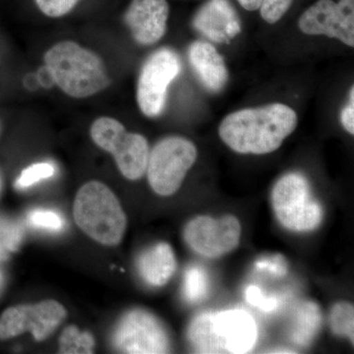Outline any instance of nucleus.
Listing matches in <instances>:
<instances>
[{
    "label": "nucleus",
    "instance_id": "obj_11",
    "mask_svg": "<svg viewBox=\"0 0 354 354\" xmlns=\"http://www.w3.org/2000/svg\"><path fill=\"white\" fill-rule=\"evenodd\" d=\"M116 348L125 353H167L169 339L162 322L150 312L136 309L121 319L114 335Z\"/></svg>",
    "mask_w": 354,
    "mask_h": 354
},
{
    "label": "nucleus",
    "instance_id": "obj_3",
    "mask_svg": "<svg viewBox=\"0 0 354 354\" xmlns=\"http://www.w3.org/2000/svg\"><path fill=\"white\" fill-rule=\"evenodd\" d=\"M44 62L53 81L70 97H91L111 84L101 57L74 41L51 46L44 55Z\"/></svg>",
    "mask_w": 354,
    "mask_h": 354
},
{
    "label": "nucleus",
    "instance_id": "obj_2",
    "mask_svg": "<svg viewBox=\"0 0 354 354\" xmlns=\"http://www.w3.org/2000/svg\"><path fill=\"white\" fill-rule=\"evenodd\" d=\"M187 337L195 353H248L257 342V324L245 310L205 312L193 319Z\"/></svg>",
    "mask_w": 354,
    "mask_h": 354
},
{
    "label": "nucleus",
    "instance_id": "obj_1",
    "mask_svg": "<svg viewBox=\"0 0 354 354\" xmlns=\"http://www.w3.org/2000/svg\"><path fill=\"white\" fill-rule=\"evenodd\" d=\"M297 114L290 106L271 104L228 114L218 134L234 152L266 155L278 150L297 129Z\"/></svg>",
    "mask_w": 354,
    "mask_h": 354
},
{
    "label": "nucleus",
    "instance_id": "obj_21",
    "mask_svg": "<svg viewBox=\"0 0 354 354\" xmlns=\"http://www.w3.org/2000/svg\"><path fill=\"white\" fill-rule=\"evenodd\" d=\"M22 239L23 228L19 223L0 216V262L17 250Z\"/></svg>",
    "mask_w": 354,
    "mask_h": 354
},
{
    "label": "nucleus",
    "instance_id": "obj_15",
    "mask_svg": "<svg viewBox=\"0 0 354 354\" xmlns=\"http://www.w3.org/2000/svg\"><path fill=\"white\" fill-rule=\"evenodd\" d=\"M191 67L207 91L218 93L227 82L228 72L225 60L213 44L195 41L188 50Z\"/></svg>",
    "mask_w": 354,
    "mask_h": 354
},
{
    "label": "nucleus",
    "instance_id": "obj_23",
    "mask_svg": "<svg viewBox=\"0 0 354 354\" xmlns=\"http://www.w3.org/2000/svg\"><path fill=\"white\" fill-rule=\"evenodd\" d=\"M28 221L35 227L58 232L64 225V218L57 213L48 209H35L28 215Z\"/></svg>",
    "mask_w": 354,
    "mask_h": 354
},
{
    "label": "nucleus",
    "instance_id": "obj_27",
    "mask_svg": "<svg viewBox=\"0 0 354 354\" xmlns=\"http://www.w3.org/2000/svg\"><path fill=\"white\" fill-rule=\"evenodd\" d=\"M256 267L259 270H264L276 276H285L288 272V263L281 255L272 256L265 258L256 263Z\"/></svg>",
    "mask_w": 354,
    "mask_h": 354
},
{
    "label": "nucleus",
    "instance_id": "obj_18",
    "mask_svg": "<svg viewBox=\"0 0 354 354\" xmlns=\"http://www.w3.org/2000/svg\"><path fill=\"white\" fill-rule=\"evenodd\" d=\"M209 290L208 272L199 266H192L184 274L183 295L189 304H200Z\"/></svg>",
    "mask_w": 354,
    "mask_h": 354
},
{
    "label": "nucleus",
    "instance_id": "obj_20",
    "mask_svg": "<svg viewBox=\"0 0 354 354\" xmlns=\"http://www.w3.org/2000/svg\"><path fill=\"white\" fill-rule=\"evenodd\" d=\"M95 339L88 332H80L76 326H69L62 333L59 339V351L62 353H93Z\"/></svg>",
    "mask_w": 354,
    "mask_h": 354
},
{
    "label": "nucleus",
    "instance_id": "obj_31",
    "mask_svg": "<svg viewBox=\"0 0 354 354\" xmlns=\"http://www.w3.org/2000/svg\"><path fill=\"white\" fill-rule=\"evenodd\" d=\"M0 188H1V177H0Z\"/></svg>",
    "mask_w": 354,
    "mask_h": 354
},
{
    "label": "nucleus",
    "instance_id": "obj_28",
    "mask_svg": "<svg viewBox=\"0 0 354 354\" xmlns=\"http://www.w3.org/2000/svg\"><path fill=\"white\" fill-rule=\"evenodd\" d=\"M341 122L349 134H354V88L349 92V101L341 113Z\"/></svg>",
    "mask_w": 354,
    "mask_h": 354
},
{
    "label": "nucleus",
    "instance_id": "obj_30",
    "mask_svg": "<svg viewBox=\"0 0 354 354\" xmlns=\"http://www.w3.org/2000/svg\"><path fill=\"white\" fill-rule=\"evenodd\" d=\"M2 281H3V278H2L1 272H0V288H1L2 286Z\"/></svg>",
    "mask_w": 354,
    "mask_h": 354
},
{
    "label": "nucleus",
    "instance_id": "obj_24",
    "mask_svg": "<svg viewBox=\"0 0 354 354\" xmlns=\"http://www.w3.org/2000/svg\"><path fill=\"white\" fill-rule=\"evenodd\" d=\"M293 0H262L260 13L263 20L269 24H274L288 12Z\"/></svg>",
    "mask_w": 354,
    "mask_h": 354
},
{
    "label": "nucleus",
    "instance_id": "obj_6",
    "mask_svg": "<svg viewBox=\"0 0 354 354\" xmlns=\"http://www.w3.org/2000/svg\"><path fill=\"white\" fill-rule=\"evenodd\" d=\"M90 134L95 145L113 156L123 176L138 180L146 174L150 148L145 137L127 132L120 121L106 116L94 121Z\"/></svg>",
    "mask_w": 354,
    "mask_h": 354
},
{
    "label": "nucleus",
    "instance_id": "obj_22",
    "mask_svg": "<svg viewBox=\"0 0 354 354\" xmlns=\"http://www.w3.org/2000/svg\"><path fill=\"white\" fill-rule=\"evenodd\" d=\"M55 174V169L50 162H39L31 167H27L21 172L16 185L20 189L30 187L32 184L39 183L43 179L53 176Z\"/></svg>",
    "mask_w": 354,
    "mask_h": 354
},
{
    "label": "nucleus",
    "instance_id": "obj_13",
    "mask_svg": "<svg viewBox=\"0 0 354 354\" xmlns=\"http://www.w3.org/2000/svg\"><path fill=\"white\" fill-rule=\"evenodd\" d=\"M169 15L167 0H132L124 22L137 43L150 46L165 36Z\"/></svg>",
    "mask_w": 354,
    "mask_h": 354
},
{
    "label": "nucleus",
    "instance_id": "obj_29",
    "mask_svg": "<svg viewBox=\"0 0 354 354\" xmlns=\"http://www.w3.org/2000/svg\"><path fill=\"white\" fill-rule=\"evenodd\" d=\"M237 1L244 9L248 11L258 10L260 8L261 3H262V0H237Z\"/></svg>",
    "mask_w": 354,
    "mask_h": 354
},
{
    "label": "nucleus",
    "instance_id": "obj_10",
    "mask_svg": "<svg viewBox=\"0 0 354 354\" xmlns=\"http://www.w3.org/2000/svg\"><path fill=\"white\" fill-rule=\"evenodd\" d=\"M66 315V309L55 300L10 307L0 317V339L30 332L36 341H44L59 327Z\"/></svg>",
    "mask_w": 354,
    "mask_h": 354
},
{
    "label": "nucleus",
    "instance_id": "obj_26",
    "mask_svg": "<svg viewBox=\"0 0 354 354\" xmlns=\"http://www.w3.org/2000/svg\"><path fill=\"white\" fill-rule=\"evenodd\" d=\"M246 299L249 304L265 312L274 311L279 306L276 298L265 297L258 286H250L247 288Z\"/></svg>",
    "mask_w": 354,
    "mask_h": 354
},
{
    "label": "nucleus",
    "instance_id": "obj_17",
    "mask_svg": "<svg viewBox=\"0 0 354 354\" xmlns=\"http://www.w3.org/2000/svg\"><path fill=\"white\" fill-rule=\"evenodd\" d=\"M322 323L320 307L313 301H305L297 307L295 314L291 339L300 346H308L318 335Z\"/></svg>",
    "mask_w": 354,
    "mask_h": 354
},
{
    "label": "nucleus",
    "instance_id": "obj_8",
    "mask_svg": "<svg viewBox=\"0 0 354 354\" xmlns=\"http://www.w3.org/2000/svg\"><path fill=\"white\" fill-rule=\"evenodd\" d=\"M181 70L180 58L171 48H160L142 67L137 85V102L142 113L156 118L162 113L167 88Z\"/></svg>",
    "mask_w": 354,
    "mask_h": 354
},
{
    "label": "nucleus",
    "instance_id": "obj_5",
    "mask_svg": "<svg viewBox=\"0 0 354 354\" xmlns=\"http://www.w3.org/2000/svg\"><path fill=\"white\" fill-rule=\"evenodd\" d=\"M274 215L286 230L295 232H313L324 218L321 203L312 192L308 179L290 172L279 179L272 190Z\"/></svg>",
    "mask_w": 354,
    "mask_h": 354
},
{
    "label": "nucleus",
    "instance_id": "obj_19",
    "mask_svg": "<svg viewBox=\"0 0 354 354\" xmlns=\"http://www.w3.org/2000/svg\"><path fill=\"white\" fill-rule=\"evenodd\" d=\"M330 328L337 337H348L354 342V307L349 302H337L330 313Z\"/></svg>",
    "mask_w": 354,
    "mask_h": 354
},
{
    "label": "nucleus",
    "instance_id": "obj_9",
    "mask_svg": "<svg viewBox=\"0 0 354 354\" xmlns=\"http://www.w3.org/2000/svg\"><path fill=\"white\" fill-rule=\"evenodd\" d=\"M184 241L194 252L203 257H221L232 252L239 245L241 221L235 216L220 218L197 216L188 221L183 230Z\"/></svg>",
    "mask_w": 354,
    "mask_h": 354
},
{
    "label": "nucleus",
    "instance_id": "obj_7",
    "mask_svg": "<svg viewBox=\"0 0 354 354\" xmlns=\"http://www.w3.org/2000/svg\"><path fill=\"white\" fill-rule=\"evenodd\" d=\"M197 160V149L183 137L160 140L149 155L147 174L151 188L160 196H171L180 188Z\"/></svg>",
    "mask_w": 354,
    "mask_h": 354
},
{
    "label": "nucleus",
    "instance_id": "obj_16",
    "mask_svg": "<svg viewBox=\"0 0 354 354\" xmlns=\"http://www.w3.org/2000/svg\"><path fill=\"white\" fill-rule=\"evenodd\" d=\"M137 269L148 285L162 286L169 283L176 271V259L169 244L160 242L140 254Z\"/></svg>",
    "mask_w": 354,
    "mask_h": 354
},
{
    "label": "nucleus",
    "instance_id": "obj_25",
    "mask_svg": "<svg viewBox=\"0 0 354 354\" xmlns=\"http://www.w3.org/2000/svg\"><path fill=\"white\" fill-rule=\"evenodd\" d=\"M80 0H35L39 10L48 17L58 18L66 15Z\"/></svg>",
    "mask_w": 354,
    "mask_h": 354
},
{
    "label": "nucleus",
    "instance_id": "obj_4",
    "mask_svg": "<svg viewBox=\"0 0 354 354\" xmlns=\"http://www.w3.org/2000/svg\"><path fill=\"white\" fill-rule=\"evenodd\" d=\"M73 216L77 225L102 245H118L127 232V215L118 197L99 181H90L79 189Z\"/></svg>",
    "mask_w": 354,
    "mask_h": 354
},
{
    "label": "nucleus",
    "instance_id": "obj_12",
    "mask_svg": "<svg viewBox=\"0 0 354 354\" xmlns=\"http://www.w3.org/2000/svg\"><path fill=\"white\" fill-rule=\"evenodd\" d=\"M298 26L310 36L337 39L354 46V0H318L300 16Z\"/></svg>",
    "mask_w": 354,
    "mask_h": 354
},
{
    "label": "nucleus",
    "instance_id": "obj_14",
    "mask_svg": "<svg viewBox=\"0 0 354 354\" xmlns=\"http://www.w3.org/2000/svg\"><path fill=\"white\" fill-rule=\"evenodd\" d=\"M196 31L216 44H230L241 32L239 13L230 0H208L193 18Z\"/></svg>",
    "mask_w": 354,
    "mask_h": 354
}]
</instances>
